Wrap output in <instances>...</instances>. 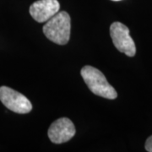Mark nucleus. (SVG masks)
<instances>
[{
  "mask_svg": "<svg viewBox=\"0 0 152 152\" xmlns=\"http://www.w3.org/2000/svg\"><path fill=\"white\" fill-rule=\"evenodd\" d=\"M70 30V16L65 11L58 12L46 22L43 26L45 36L50 41L58 45H65L69 42Z\"/></svg>",
  "mask_w": 152,
  "mask_h": 152,
  "instance_id": "1",
  "label": "nucleus"
},
{
  "mask_svg": "<svg viewBox=\"0 0 152 152\" xmlns=\"http://www.w3.org/2000/svg\"><path fill=\"white\" fill-rule=\"evenodd\" d=\"M80 74L90 91L95 95L110 100L117 98V91L99 69L92 66L87 65L82 68Z\"/></svg>",
  "mask_w": 152,
  "mask_h": 152,
  "instance_id": "2",
  "label": "nucleus"
},
{
  "mask_svg": "<svg viewBox=\"0 0 152 152\" xmlns=\"http://www.w3.org/2000/svg\"><path fill=\"white\" fill-rule=\"evenodd\" d=\"M110 36L116 48L129 57L136 53L135 44L129 35V29L121 22H114L110 26Z\"/></svg>",
  "mask_w": 152,
  "mask_h": 152,
  "instance_id": "3",
  "label": "nucleus"
},
{
  "mask_svg": "<svg viewBox=\"0 0 152 152\" xmlns=\"http://www.w3.org/2000/svg\"><path fill=\"white\" fill-rule=\"evenodd\" d=\"M0 101L7 108L16 113L26 114L32 110L29 99L10 87H0Z\"/></svg>",
  "mask_w": 152,
  "mask_h": 152,
  "instance_id": "4",
  "label": "nucleus"
},
{
  "mask_svg": "<svg viewBox=\"0 0 152 152\" xmlns=\"http://www.w3.org/2000/svg\"><path fill=\"white\" fill-rule=\"evenodd\" d=\"M75 132V127L70 119L61 118L51 124L48 129V137L53 143L62 144L70 140Z\"/></svg>",
  "mask_w": 152,
  "mask_h": 152,
  "instance_id": "5",
  "label": "nucleus"
},
{
  "mask_svg": "<svg viewBox=\"0 0 152 152\" xmlns=\"http://www.w3.org/2000/svg\"><path fill=\"white\" fill-rule=\"evenodd\" d=\"M58 0H38L30 7V14L36 21L47 22L59 11Z\"/></svg>",
  "mask_w": 152,
  "mask_h": 152,
  "instance_id": "6",
  "label": "nucleus"
},
{
  "mask_svg": "<svg viewBox=\"0 0 152 152\" xmlns=\"http://www.w3.org/2000/svg\"><path fill=\"white\" fill-rule=\"evenodd\" d=\"M145 150L147 151L152 152V135L147 139L145 142Z\"/></svg>",
  "mask_w": 152,
  "mask_h": 152,
  "instance_id": "7",
  "label": "nucleus"
},
{
  "mask_svg": "<svg viewBox=\"0 0 152 152\" xmlns=\"http://www.w3.org/2000/svg\"><path fill=\"white\" fill-rule=\"evenodd\" d=\"M113 1H120V0H113Z\"/></svg>",
  "mask_w": 152,
  "mask_h": 152,
  "instance_id": "8",
  "label": "nucleus"
}]
</instances>
